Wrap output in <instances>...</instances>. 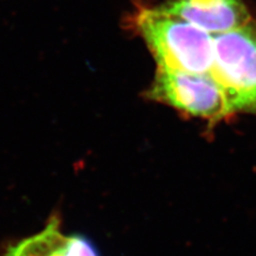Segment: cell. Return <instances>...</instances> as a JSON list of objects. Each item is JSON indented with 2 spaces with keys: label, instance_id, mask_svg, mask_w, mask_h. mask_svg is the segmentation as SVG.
<instances>
[{
  "label": "cell",
  "instance_id": "1",
  "mask_svg": "<svg viewBox=\"0 0 256 256\" xmlns=\"http://www.w3.org/2000/svg\"><path fill=\"white\" fill-rule=\"evenodd\" d=\"M137 28L157 68L190 74H210L214 36L191 24L155 9L137 16Z\"/></svg>",
  "mask_w": 256,
  "mask_h": 256
},
{
  "label": "cell",
  "instance_id": "2",
  "mask_svg": "<svg viewBox=\"0 0 256 256\" xmlns=\"http://www.w3.org/2000/svg\"><path fill=\"white\" fill-rule=\"evenodd\" d=\"M210 75L226 96L230 114L256 116V20L214 36Z\"/></svg>",
  "mask_w": 256,
  "mask_h": 256
},
{
  "label": "cell",
  "instance_id": "3",
  "mask_svg": "<svg viewBox=\"0 0 256 256\" xmlns=\"http://www.w3.org/2000/svg\"><path fill=\"white\" fill-rule=\"evenodd\" d=\"M148 96L191 116L212 122L230 116L226 96L210 74H190L157 68Z\"/></svg>",
  "mask_w": 256,
  "mask_h": 256
},
{
  "label": "cell",
  "instance_id": "4",
  "mask_svg": "<svg viewBox=\"0 0 256 256\" xmlns=\"http://www.w3.org/2000/svg\"><path fill=\"white\" fill-rule=\"evenodd\" d=\"M158 9L212 36L242 27L252 20L242 0H168Z\"/></svg>",
  "mask_w": 256,
  "mask_h": 256
},
{
  "label": "cell",
  "instance_id": "5",
  "mask_svg": "<svg viewBox=\"0 0 256 256\" xmlns=\"http://www.w3.org/2000/svg\"><path fill=\"white\" fill-rule=\"evenodd\" d=\"M4 256H100L84 236L66 235L58 217H52L38 233L10 246Z\"/></svg>",
  "mask_w": 256,
  "mask_h": 256
}]
</instances>
